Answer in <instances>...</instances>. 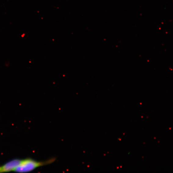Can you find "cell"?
Segmentation results:
<instances>
[{
  "label": "cell",
  "instance_id": "2",
  "mask_svg": "<svg viewBox=\"0 0 173 173\" xmlns=\"http://www.w3.org/2000/svg\"><path fill=\"white\" fill-rule=\"evenodd\" d=\"M21 160L16 159L12 160L0 167V172H8L14 171V170L20 164Z\"/></svg>",
  "mask_w": 173,
  "mask_h": 173
},
{
  "label": "cell",
  "instance_id": "1",
  "mask_svg": "<svg viewBox=\"0 0 173 173\" xmlns=\"http://www.w3.org/2000/svg\"><path fill=\"white\" fill-rule=\"evenodd\" d=\"M55 157L51 158L47 161L38 162L30 159L22 160L20 164L14 171L18 172H26L31 171L41 166L47 165L54 162Z\"/></svg>",
  "mask_w": 173,
  "mask_h": 173
}]
</instances>
